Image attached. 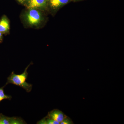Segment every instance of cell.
Masks as SVG:
<instances>
[{
	"instance_id": "obj_12",
	"label": "cell",
	"mask_w": 124,
	"mask_h": 124,
	"mask_svg": "<svg viewBox=\"0 0 124 124\" xmlns=\"http://www.w3.org/2000/svg\"><path fill=\"white\" fill-rule=\"evenodd\" d=\"M2 35H3V34L0 32V42H1L2 41V38H3Z\"/></svg>"
},
{
	"instance_id": "obj_1",
	"label": "cell",
	"mask_w": 124,
	"mask_h": 124,
	"mask_svg": "<svg viewBox=\"0 0 124 124\" xmlns=\"http://www.w3.org/2000/svg\"><path fill=\"white\" fill-rule=\"evenodd\" d=\"M30 64L25 68L24 71L20 75H16L12 72L7 78V81L6 85L11 84L18 85L22 87L26 91L27 93L31 92L32 88V85L26 82V81L27 78L28 73L27 71L28 68Z\"/></svg>"
},
{
	"instance_id": "obj_3",
	"label": "cell",
	"mask_w": 124,
	"mask_h": 124,
	"mask_svg": "<svg viewBox=\"0 0 124 124\" xmlns=\"http://www.w3.org/2000/svg\"><path fill=\"white\" fill-rule=\"evenodd\" d=\"M49 0H28L27 7L28 9L44 10L46 8Z\"/></svg>"
},
{
	"instance_id": "obj_2",
	"label": "cell",
	"mask_w": 124,
	"mask_h": 124,
	"mask_svg": "<svg viewBox=\"0 0 124 124\" xmlns=\"http://www.w3.org/2000/svg\"><path fill=\"white\" fill-rule=\"evenodd\" d=\"M25 20L29 25L36 26L42 20V16L39 11L35 9H29L25 15Z\"/></svg>"
},
{
	"instance_id": "obj_11",
	"label": "cell",
	"mask_w": 124,
	"mask_h": 124,
	"mask_svg": "<svg viewBox=\"0 0 124 124\" xmlns=\"http://www.w3.org/2000/svg\"><path fill=\"white\" fill-rule=\"evenodd\" d=\"M18 1L20 2V3H22V4H23L24 2L28 1V0H17Z\"/></svg>"
},
{
	"instance_id": "obj_5",
	"label": "cell",
	"mask_w": 124,
	"mask_h": 124,
	"mask_svg": "<svg viewBox=\"0 0 124 124\" xmlns=\"http://www.w3.org/2000/svg\"><path fill=\"white\" fill-rule=\"evenodd\" d=\"M47 116L60 123L67 116L62 112L57 109H54L48 113Z\"/></svg>"
},
{
	"instance_id": "obj_9",
	"label": "cell",
	"mask_w": 124,
	"mask_h": 124,
	"mask_svg": "<svg viewBox=\"0 0 124 124\" xmlns=\"http://www.w3.org/2000/svg\"><path fill=\"white\" fill-rule=\"evenodd\" d=\"M4 86L0 88V102L2 100L4 99L10 100L12 98L11 96L10 95H6L5 93L4 90Z\"/></svg>"
},
{
	"instance_id": "obj_4",
	"label": "cell",
	"mask_w": 124,
	"mask_h": 124,
	"mask_svg": "<svg viewBox=\"0 0 124 124\" xmlns=\"http://www.w3.org/2000/svg\"><path fill=\"white\" fill-rule=\"evenodd\" d=\"M26 124L23 120L17 117H9L0 114V124Z\"/></svg>"
},
{
	"instance_id": "obj_7",
	"label": "cell",
	"mask_w": 124,
	"mask_h": 124,
	"mask_svg": "<svg viewBox=\"0 0 124 124\" xmlns=\"http://www.w3.org/2000/svg\"><path fill=\"white\" fill-rule=\"evenodd\" d=\"M69 0H49L50 7L54 10H57L69 2Z\"/></svg>"
},
{
	"instance_id": "obj_13",
	"label": "cell",
	"mask_w": 124,
	"mask_h": 124,
	"mask_svg": "<svg viewBox=\"0 0 124 124\" xmlns=\"http://www.w3.org/2000/svg\"><path fill=\"white\" fill-rule=\"evenodd\" d=\"M74 0V1H77V0Z\"/></svg>"
},
{
	"instance_id": "obj_10",
	"label": "cell",
	"mask_w": 124,
	"mask_h": 124,
	"mask_svg": "<svg viewBox=\"0 0 124 124\" xmlns=\"http://www.w3.org/2000/svg\"><path fill=\"white\" fill-rule=\"evenodd\" d=\"M60 124H73V122H72L70 118L68 116H66L64 119L60 122Z\"/></svg>"
},
{
	"instance_id": "obj_8",
	"label": "cell",
	"mask_w": 124,
	"mask_h": 124,
	"mask_svg": "<svg viewBox=\"0 0 124 124\" xmlns=\"http://www.w3.org/2000/svg\"><path fill=\"white\" fill-rule=\"evenodd\" d=\"M38 124H59V122L56 121L55 120L50 118L46 116L42 119L38 121L37 123Z\"/></svg>"
},
{
	"instance_id": "obj_14",
	"label": "cell",
	"mask_w": 124,
	"mask_h": 124,
	"mask_svg": "<svg viewBox=\"0 0 124 124\" xmlns=\"http://www.w3.org/2000/svg\"></svg>"
},
{
	"instance_id": "obj_6",
	"label": "cell",
	"mask_w": 124,
	"mask_h": 124,
	"mask_svg": "<svg viewBox=\"0 0 124 124\" xmlns=\"http://www.w3.org/2000/svg\"><path fill=\"white\" fill-rule=\"evenodd\" d=\"M10 29L9 20L6 16L4 15L0 20V32L2 34L8 32Z\"/></svg>"
}]
</instances>
